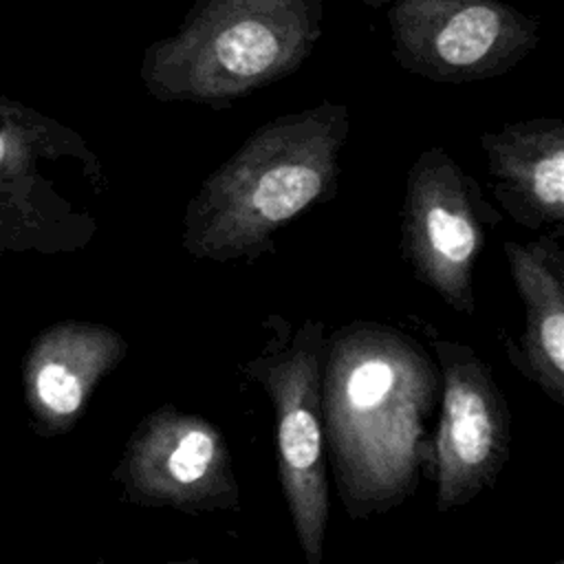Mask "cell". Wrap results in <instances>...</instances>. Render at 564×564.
I'll list each match as a JSON object with an SVG mask.
<instances>
[{"mask_svg": "<svg viewBox=\"0 0 564 564\" xmlns=\"http://www.w3.org/2000/svg\"><path fill=\"white\" fill-rule=\"evenodd\" d=\"M267 341L240 372L258 383L275 416L278 480L306 564H322L328 527V476L322 381L326 326L306 317L291 326L280 315L264 319Z\"/></svg>", "mask_w": 564, "mask_h": 564, "instance_id": "cell-5", "label": "cell"}, {"mask_svg": "<svg viewBox=\"0 0 564 564\" xmlns=\"http://www.w3.org/2000/svg\"><path fill=\"white\" fill-rule=\"evenodd\" d=\"M397 64L436 84H471L513 70L540 42V22L505 0H390Z\"/></svg>", "mask_w": 564, "mask_h": 564, "instance_id": "cell-7", "label": "cell"}, {"mask_svg": "<svg viewBox=\"0 0 564 564\" xmlns=\"http://www.w3.org/2000/svg\"><path fill=\"white\" fill-rule=\"evenodd\" d=\"M104 194L101 159L77 130L0 95V253L84 249Z\"/></svg>", "mask_w": 564, "mask_h": 564, "instance_id": "cell-4", "label": "cell"}, {"mask_svg": "<svg viewBox=\"0 0 564 564\" xmlns=\"http://www.w3.org/2000/svg\"><path fill=\"white\" fill-rule=\"evenodd\" d=\"M491 194L524 229L564 225V119L535 117L480 134Z\"/></svg>", "mask_w": 564, "mask_h": 564, "instance_id": "cell-12", "label": "cell"}, {"mask_svg": "<svg viewBox=\"0 0 564 564\" xmlns=\"http://www.w3.org/2000/svg\"><path fill=\"white\" fill-rule=\"evenodd\" d=\"M322 0H196L139 66L161 104L229 108L295 73L322 37Z\"/></svg>", "mask_w": 564, "mask_h": 564, "instance_id": "cell-3", "label": "cell"}, {"mask_svg": "<svg viewBox=\"0 0 564 564\" xmlns=\"http://www.w3.org/2000/svg\"><path fill=\"white\" fill-rule=\"evenodd\" d=\"M322 388L324 436L346 513L392 511L412 496L423 463L432 465L425 423L438 372L397 328L352 322L328 335Z\"/></svg>", "mask_w": 564, "mask_h": 564, "instance_id": "cell-1", "label": "cell"}, {"mask_svg": "<svg viewBox=\"0 0 564 564\" xmlns=\"http://www.w3.org/2000/svg\"><path fill=\"white\" fill-rule=\"evenodd\" d=\"M564 225L533 240H505L511 280L524 308V326L518 339L507 341L513 368L544 392L555 405H564Z\"/></svg>", "mask_w": 564, "mask_h": 564, "instance_id": "cell-11", "label": "cell"}, {"mask_svg": "<svg viewBox=\"0 0 564 564\" xmlns=\"http://www.w3.org/2000/svg\"><path fill=\"white\" fill-rule=\"evenodd\" d=\"M438 361L441 414L432 436L430 478L436 511L449 513L491 489L511 456V412L491 368L467 344L416 322Z\"/></svg>", "mask_w": 564, "mask_h": 564, "instance_id": "cell-8", "label": "cell"}, {"mask_svg": "<svg viewBox=\"0 0 564 564\" xmlns=\"http://www.w3.org/2000/svg\"><path fill=\"white\" fill-rule=\"evenodd\" d=\"M390 0H368V4H372V7H381V4H388Z\"/></svg>", "mask_w": 564, "mask_h": 564, "instance_id": "cell-13", "label": "cell"}, {"mask_svg": "<svg viewBox=\"0 0 564 564\" xmlns=\"http://www.w3.org/2000/svg\"><path fill=\"white\" fill-rule=\"evenodd\" d=\"M112 480L137 507L178 513L240 509L234 456L218 425L172 403L148 412L130 432Z\"/></svg>", "mask_w": 564, "mask_h": 564, "instance_id": "cell-9", "label": "cell"}, {"mask_svg": "<svg viewBox=\"0 0 564 564\" xmlns=\"http://www.w3.org/2000/svg\"><path fill=\"white\" fill-rule=\"evenodd\" d=\"M126 355L128 339L99 322L59 319L42 328L22 357V397L31 430L42 438L68 434Z\"/></svg>", "mask_w": 564, "mask_h": 564, "instance_id": "cell-10", "label": "cell"}, {"mask_svg": "<svg viewBox=\"0 0 564 564\" xmlns=\"http://www.w3.org/2000/svg\"><path fill=\"white\" fill-rule=\"evenodd\" d=\"M500 220L502 212L443 145L425 148L410 165L399 225L403 262L465 317L476 313L474 273L487 229Z\"/></svg>", "mask_w": 564, "mask_h": 564, "instance_id": "cell-6", "label": "cell"}, {"mask_svg": "<svg viewBox=\"0 0 564 564\" xmlns=\"http://www.w3.org/2000/svg\"><path fill=\"white\" fill-rule=\"evenodd\" d=\"M348 134V106L328 99L258 126L187 200L185 253L216 264L273 253L280 229L337 196Z\"/></svg>", "mask_w": 564, "mask_h": 564, "instance_id": "cell-2", "label": "cell"}]
</instances>
